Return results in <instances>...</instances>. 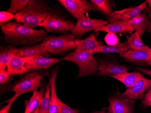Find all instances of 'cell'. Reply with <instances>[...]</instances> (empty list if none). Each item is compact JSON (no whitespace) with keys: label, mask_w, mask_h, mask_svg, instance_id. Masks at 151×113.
<instances>
[{"label":"cell","mask_w":151,"mask_h":113,"mask_svg":"<svg viewBox=\"0 0 151 113\" xmlns=\"http://www.w3.org/2000/svg\"><path fill=\"white\" fill-rule=\"evenodd\" d=\"M6 42L11 45H36L47 37L45 30L33 29L16 22H9L1 26Z\"/></svg>","instance_id":"cell-1"},{"label":"cell","mask_w":151,"mask_h":113,"mask_svg":"<svg viewBox=\"0 0 151 113\" xmlns=\"http://www.w3.org/2000/svg\"><path fill=\"white\" fill-rule=\"evenodd\" d=\"M49 10L44 1L30 0L25 9L16 14L14 19L19 23L35 29L45 19Z\"/></svg>","instance_id":"cell-2"},{"label":"cell","mask_w":151,"mask_h":113,"mask_svg":"<svg viewBox=\"0 0 151 113\" xmlns=\"http://www.w3.org/2000/svg\"><path fill=\"white\" fill-rule=\"evenodd\" d=\"M63 60L77 64L79 68L77 78L95 74L98 72L99 61L88 52L76 49L73 52L67 55Z\"/></svg>","instance_id":"cell-3"},{"label":"cell","mask_w":151,"mask_h":113,"mask_svg":"<svg viewBox=\"0 0 151 113\" xmlns=\"http://www.w3.org/2000/svg\"><path fill=\"white\" fill-rule=\"evenodd\" d=\"M75 37L72 34H68L55 36H47L43 41L42 45L50 53L60 54L76 49Z\"/></svg>","instance_id":"cell-4"},{"label":"cell","mask_w":151,"mask_h":113,"mask_svg":"<svg viewBox=\"0 0 151 113\" xmlns=\"http://www.w3.org/2000/svg\"><path fill=\"white\" fill-rule=\"evenodd\" d=\"M43 76L36 72L26 73L20 79L9 86L8 90L22 96L29 92L36 91L43 85Z\"/></svg>","instance_id":"cell-5"},{"label":"cell","mask_w":151,"mask_h":113,"mask_svg":"<svg viewBox=\"0 0 151 113\" xmlns=\"http://www.w3.org/2000/svg\"><path fill=\"white\" fill-rule=\"evenodd\" d=\"M75 25L70 20L50 9L47 17L39 26L43 27L47 33H61L70 31Z\"/></svg>","instance_id":"cell-6"},{"label":"cell","mask_w":151,"mask_h":113,"mask_svg":"<svg viewBox=\"0 0 151 113\" xmlns=\"http://www.w3.org/2000/svg\"><path fill=\"white\" fill-rule=\"evenodd\" d=\"M77 20L76 24L70 30L71 34L76 38H80L86 33L96 30L109 23L108 20L91 19L87 14L83 15Z\"/></svg>","instance_id":"cell-7"},{"label":"cell","mask_w":151,"mask_h":113,"mask_svg":"<svg viewBox=\"0 0 151 113\" xmlns=\"http://www.w3.org/2000/svg\"><path fill=\"white\" fill-rule=\"evenodd\" d=\"M58 2L77 19L88 12L96 11L91 2L85 0H59Z\"/></svg>","instance_id":"cell-8"},{"label":"cell","mask_w":151,"mask_h":113,"mask_svg":"<svg viewBox=\"0 0 151 113\" xmlns=\"http://www.w3.org/2000/svg\"><path fill=\"white\" fill-rule=\"evenodd\" d=\"M109 102L108 113H133L135 101L124 97L119 91L108 99Z\"/></svg>","instance_id":"cell-9"},{"label":"cell","mask_w":151,"mask_h":113,"mask_svg":"<svg viewBox=\"0 0 151 113\" xmlns=\"http://www.w3.org/2000/svg\"><path fill=\"white\" fill-rule=\"evenodd\" d=\"M147 2L145 1L137 6L131 7L113 12V13L108 17L109 22H111V23L119 21L128 22L140 15L143 10H147Z\"/></svg>","instance_id":"cell-10"},{"label":"cell","mask_w":151,"mask_h":113,"mask_svg":"<svg viewBox=\"0 0 151 113\" xmlns=\"http://www.w3.org/2000/svg\"><path fill=\"white\" fill-rule=\"evenodd\" d=\"M61 59L49 58L44 56H37L25 58L24 67L28 72L38 70L46 69L57 64Z\"/></svg>","instance_id":"cell-11"},{"label":"cell","mask_w":151,"mask_h":113,"mask_svg":"<svg viewBox=\"0 0 151 113\" xmlns=\"http://www.w3.org/2000/svg\"><path fill=\"white\" fill-rule=\"evenodd\" d=\"M151 88V80L141 79L136 82L133 86L127 89L121 93L122 96L131 100H142L145 97V93Z\"/></svg>","instance_id":"cell-12"},{"label":"cell","mask_w":151,"mask_h":113,"mask_svg":"<svg viewBox=\"0 0 151 113\" xmlns=\"http://www.w3.org/2000/svg\"><path fill=\"white\" fill-rule=\"evenodd\" d=\"M121 57L127 62L139 65H151V49L147 46L140 50L129 49Z\"/></svg>","instance_id":"cell-13"},{"label":"cell","mask_w":151,"mask_h":113,"mask_svg":"<svg viewBox=\"0 0 151 113\" xmlns=\"http://www.w3.org/2000/svg\"><path fill=\"white\" fill-rule=\"evenodd\" d=\"M128 70L124 65L107 60H101L100 61L97 75L100 76H111L127 72Z\"/></svg>","instance_id":"cell-14"},{"label":"cell","mask_w":151,"mask_h":113,"mask_svg":"<svg viewBox=\"0 0 151 113\" xmlns=\"http://www.w3.org/2000/svg\"><path fill=\"white\" fill-rule=\"evenodd\" d=\"M37 56L49 58L50 56V53L46 50L42 44H40L17 48L15 55V57L20 58Z\"/></svg>","instance_id":"cell-15"},{"label":"cell","mask_w":151,"mask_h":113,"mask_svg":"<svg viewBox=\"0 0 151 113\" xmlns=\"http://www.w3.org/2000/svg\"><path fill=\"white\" fill-rule=\"evenodd\" d=\"M134 27L136 31L139 32L140 35L142 36L146 32L151 31V22L149 16L145 13L140 15L131 20L126 22Z\"/></svg>","instance_id":"cell-16"},{"label":"cell","mask_w":151,"mask_h":113,"mask_svg":"<svg viewBox=\"0 0 151 113\" xmlns=\"http://www.w3.org/2000/svg\"><path fill=\"white\" fill-rule=\"evenodd\" d=\"M134 30V27L126 22H119L111 23L95 30L96 32L101 31L114 34L119 33H130L131 34Z\"/></svg>","instance_id":"cell-17"},{"label":"cell","mask_w":151,"mask_h":113,"mask_svg":"<svg viewBox=\"0 0 151 113\" xmlns=\"http://www.w3.org/2000/svg\"><path fill=\"white\" fill-rule=\"evenodd\" d=\"M59 69L56 68L52 71L49 77V85L50 90V113H58V96L56 92V81Z\"/></svg>","instance_id":"cell-18"},{"label":"cell","mask_w":151,"mask_h":113,"mask_svg":"<svg viewBox=\"0 0 151 113\" xmlns=\"http://www.w3.org/2000/svg\"><path fill=\"white\" fill-rule=\"evenodd\" d=\"M75 41L76 49L89 53L97 47L104 45L103 42L98 40L94 34H91L84 40L75 39Z\"/></svg>","instance_id":"cell-19"},{"label":"cell","mask_w":151,"mask_h":113,"mask_svg":"<svg viewBox=\"0 0 151 113\" xmlns=\"http://www.w3.org/2000/svg\"><path fill=\"white\" fill-rule=\"evenodd\" d=\"M129 49L128 42L126 41L124 43H118L115 45L100 46L91 51L90 53L93 55L96 53H117L122 56L124 55Z\"/></svg>","instance_id":"cell-20"},{"label":"cell","mask_w":151,"mask_h":113,"mask_svg":"<svg viewBox=\"0 0 151 113\" xmlns=\"http://www.w3.org/2000/svg\"><path fill=\"white\" fill-rule=\"evenodd\" d=\"M46 88L41 87L39 91L33 92V95L28 101L24 102L25 111L24 113H30L40 108L45 94Z\"/></svg>","instance_id":"cell-21"},{"label":"cell","mask_w":151,"mask_h":113,"mask_svg":"<svg viewBox=\"0 0 151 113\" xmlns=\"http://www.w3.org/2000/svg\"><path fill=\"white\" fill-rule=\"evenodd\" d=\"M25 58L14 57L7 66V71L12 76H22L28 73L24 67Z\"/></svg>","instance_id":"cell-22"},{"label":"cell","mask_w":151,"mask_h":113,"mask_svg":"<svg viewBox=\"0 0 151 113\" xmlns=\"http://www.w3.org/2000/svg\"><path fill=\"white\" fill-rule=\"evenodd\" d=\"M111 77L122 82L125 86L127 89L133 86L138 81L145 78L142 74L138 72H125L117 75L112 76Z\"/></svg>","instance_id":"cell-23"},{"label":"cell","mask_w":151,"mask_h":113,"mask_svg":"<svg viewBox=\"0 0 151 113\" xmlns=\"http://www.w3.org/2000/svg\"><path fill=\"white\" fill-rule=\"evenodd\" d=\"M17 49L13 46H1L0 49V70H6L7 66L15 57Z\"/></svg>","instance_id":"cell-24"},{"label":"cell","mask_w":151,"mask_h":113,"mask_svg":"<svg viewBox=\"0 0 151 113\" xmlns=\"http://www.w3.org/2000/svg\"><path fill=\"white\" fill-rule=\"evenodd\" d=\"M127 41L129 48L132 50H140L145 48L147 45L144 44L140 38L139 32L135 33L127 36Z\"/></svg>","instance_id":"cell-25"},{"label":"cell","mask_w":151,"mask_h":113,"mask_svg":"<svg viewBox=\"0 0 151 113\" xmlns=\"http://www.w3.org/2000/svg\"><path fill=\"white\" fill-rule=\"evenodd\" d=\"M96 10L108 17L113 13L109 1L107 0H91Z\"/></svg>","instance_id":"cell-26"},{"label":"cell","mask_w":151,"mask_h":113,"mask_svg":"<svg viewBox=\"0 0 151 113\" xmlns=\"http://www.w3.org/2000/svg\"><path fill=\"white\" fill-rule=\"evenodd\" d=\"M29 1L30 0H12L10 8L7 12L15 15L25 9L28 6Z\"/></svg>","instance_id":"cell-27"},{"label":"cell","mask_w":151,"mask_h":113,"mask_svg":"<svg viewBox=\"0 0 151 113\" xmlns=\"http://www.w3.org/2000/svg\"><path fill=\"white\" fill-rule=\"evenodd\" d=\"M45 94L40 108V113H50V90L49 84L46 85Z\"/></svg>","instance_id":"cell-28"},{"label":"cell","mask_w":151,"mask_h":113,"mask_svg":"<svg viewBox=\"0 0 151 113\" xmlns=\"http://www.w3.org/2000/svg\"><path fill=\"white\" fill-rule=\"evenodd\" d=\"M58 113H80L78 109H74L72 108L68 105L63 102L59 99V98L58 100Z\"/></svg>","instance_id":"cell-29"},{"label":"cell","mask_w":151,"mask_h":113,"mask_svg":"<svg viewBox=\"0 0 151 113\" xmlns=\"http://www.w3.org/2000/svg\"><path fill=\"white\" fill-rule=\"evenodd\" d=\"M15 15L12 14L9 12H6V11H1L0 12V24L1 26H2L4 24L7 23V22H9L12 19H14Z\"/></svg>","instance_id":"cell-30"},{"label":"cell","mask_w":151,"mask_h":113,"mask_svg":"<svg viewBox=\"0 0 151 113\" xmlns=\"http://www.w3.org/2000/svg\"><path fill=\"white\" fill-rule=\"evenodd\" d=\"M104 40L107 45L109 46L115 45L119 43V39L114 33H108L105 36Z\"/></svg>","instance_id":"cell-31"},{"label":"cell","mask_w":151,"mask_h":113,"mask_svg":"<svg viewBox=\"0 0 151 113\" xmlns=\"http://www.w3.org/2000/svg\"><path fill=\"white\" fill-rule=\"evenodd\" d=\"M19 96H20L18 94H15V95H14L11 98L9 99L8 101H7L8 102L7 104L1 109L0 113H9V111H10L12 105L13 104L15 101Z\"/></svg>","instance_id":"cell-32"},{"label":"cell","mask_w":151,"mask_h":113,"mask_svg":"<svg viewBox=\"0 0 151 113\" xmlns=\"http://www.w3.org/2000/svg\"><path fill=\"white\" fill-rule=\"evenodd\" d=\"M12 76L6 70H0V83L1 85L7 83Z\"/></svg>","instance_id":"cell-33"},{"label":"cell","mask_w":151,"mask_h":113,"mask_svg":"<svg viewBox=\"0 0 151 113\" xmlns=\"http://www.w3.org/2000/svg\"><path fill=\"white\" fill-rule=\"evenodd\" d=\"M151 104V88H150L147 91L145 97L143 98V100L142 102V104L143 107H147L150 106Z\"/></svg>","instance_id":"cell-34"},{"label":"cell","mask_w":151,"mask_h":113,"mask_svg":"<svg viewBox=\"0 0 151 113\" xmlns=\"http://www.w3.org/2000/svg\"><path fill=\"white\" fill-rule=\"evenodd\" d=\"M137 70L141 72V73H143L145 74L151 76V70L143 68H140V67L137 68Z\"/></svg>","instance_id":"cell-35"},{"label":"cell","mask_w":151,"mask_h":113,"mask_svg":"<svg viewBox=\"0 0 151 113\" xmlns=\"http://www.w3.org/2000/svg\"><path fill=\"white\" fill-rule=\"evenodd\" d=\"M92 113H108V108L105 109L100 110V111H96V112Z\"/></svg>","instance_id":"cell-36"},{"label":"cell","mask_w":151,"mask_h":113,"mask_svg":"<svg viewBox=\"0 0 151 113\" xmlns=\"http://www.w3.org/2000/svg\"><path fill=\"white\" fill-rule=\"evenodd\" d=\"M146 1L147 2L148 7H149L150 9H151V0H147Z\"/></svg>","instance_id":"cell-37"},{"label":"cell","mask_w":151,"mask_h":113,"mask_svg":"<svg viewBox=\"0 0 151 113\" xmlns=\"http://www.w3.org/2000/svg\"><path fill=\"white\" fill-rule=\"evenodd\" d=\"M30 113H40V108H38L37 109L34 110V111H32Z\"/></svg>","instance_id":"cell-38"},{"label":"cell","mask_w":151,"mask_h":113,"mask_svg":"<svg viewBox=\"0 0 151 113\" xmlns=\"http://www.w3.org/2000/svg\"><path fill=\"white\" fill-rule=\"evenodd\" d=\"M149 17H150V19H151V12L149 13Z\"/></svg>","instance_id":"cell-39"},{"label":"cell","mask_w":151,"mask_h":113,"mask_svg":"<svg viewBox=\"0 0 151 113\" xmlns=\"http://www.w3.org/2000/svg\"><path fill=\"white\" fill-rule=\"evenodd\" d=\"M150 107H151V104H150Z\"/></svg>","instance_id":"cell-40"}]
</instances>
